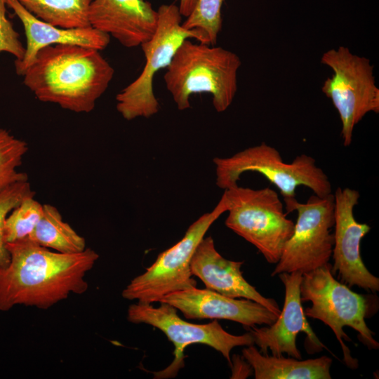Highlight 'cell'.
I'll return each mask as SVG.
<instances>
[{
    "mask_svg": "<svg viewBox=\"0 0 379 379\" xmlns=\"http://www.w3.org/2000/svg\"><path fill=\"white\" fill-rule=\"evenodd\" d=\"M11 255L0 272V311L18 305L46 310L70 293H85L86 273L99 255L86 248L77 253L52 251L28 238L6 244Z\"/></svg>",
    "mask_w": 379,
    "mask_h": 379,
    "instance_id": "cell-1",
    "label": "cell"
},
{
    "mask_svg": "<svg viewBox=\"0 0 379 379\" xmlns=\"http://www.w3.org/2000/svg\"><path fill=\"white\" fill-rule=\"evenodd\" d=\"M114 74L100 51L58 44L41 48L22 77L39 100L88 113L107 89Z\"/></svg>",
    "mask_w": 379,
    "mask_h": 379,
    "instance_id": "cell-2",
    "label": "cell"
},
{
    "mask_svg": "<svg viewBox=\"0 0 379 379\" xmlns=\"http://www.w3.org/2000/svg\"><path fill=\"white\" fill-rule=\"evenodd\" d=\"M240 58L220 46L185 40L176 51L164 76L166 88L177 108L190 107V97L208 93L218 112L232 105L237 91Z\"/></svg>",
    "mask_w": 379,
    "mask_h": 379,
    "instance_id": "cell-3",
    "label": "cell"
},
{
    "mask_svg": "<svg viewBox=\"0 0 379 379\" xmlns=\"http://www.w3.org/2000/svg\"><path fill=\"white\" fill-rule=\"evenodd\" d=\"M213 162L215 184L223 190L238 185L243 173L255 172L277 187L284 202L295 199V190L299 186L310 189L320 197L332 194L328 177L313 157L302 154L291 162H285L279 151L265 142L230 157H215Z\"/></svg>",
    "mask_w": 379,
    "mask_h": 379,
    "instance_id": "cell-4",
    "label": "cell"
},
{
    "mask_svg": "<svg viewBox=\"0 0 379 379\" xmlns=\"http://www.w3.org/2000/svg\"><path fill=\"white\" fill-rule=\"evenodd\" d=\"M300 291L302 302H312V306L305 310V314L321 321L332 329L341 345L343 360L350 368H357L358 361L351 356L349 347L343 343L350 340L343 331L344 327L354 329L368 348H378L374 333L365 321L368 310L366 298L335 279L329 262L303 274Z\"/></svg>",
    "mask_w": 379,
    "mask_h": 379,
    "instance_id": "cell-5",
    "label": "cell"
},
{
    "mask_svg": "<svg viewBox=\"0 0 379 379\" xmlns=\"http://www.w3.org/2000/svg\"><path fill=\"white\" fill-rule=\"evenodd\" d=\"M224 192L229 205L225 225L253 245L269 263L277 264L294 229L277 192L237 185Z\"/></svg>",
    "mask_w": 379,
    "mask_h": 379,
    "instance_id": "cell-6",
    "label": "cell"
},
{
    "mask_svg": "<svg viewBox=\"0 0 379 379\" xmlns=\"http://www.w3.org/2000/svg\"><path fill=\"white\" fill-rule=\"evenodd\" d=\"M157 13L154 35L140 46L145 58L144 67L139 76L116 96L117 110L127 121L149 118L159 112V104L153 90L154 76L168 67L185 40L199 39L196 32L182 25V15L176 5L163 4Z\"/></svg>",
    "mask_w": 379,
    "mask_h": 379,
    "instance_id": "cell-7",
    "label": "cell"
},
{
    "mask_svg": "<svg viewBox=\"0 0 379 379\" xmlns=\"http://www.w3.org/2000/svg\"><path fill=\"white\" fill-rule=\"evenodd\" d=\"M321 63L333 74L321 87L331 100L342 124L343 145H351L355 126L369 112H379V88L375 84L373 66L368 58L339 46L325 52Z\"/></svg>",
    "mask_w": 379,
    "mask_h": 379,
    "instance_id": "cell-8",
    "label": "cell"
},
{
    "mask_svg": "<svg viewBox=\"0 0 379 379\" xmlns=\"http://www.w3.org/2000/svg\"><path fill=\"white\" fill-rule=\"evenodd\" d=\"M228 208L224 192L211 211L201 215L190 225L178 242L160 253L144 273L131 281L123 290L122 297L153 303L171 293L196 286L190 269L193 253L210 227Z\"/></svg>",
    "mask_w": 379,
    "mask_h": 379,
    "instance_id": "cell-9",
    "label": "cell"
},
{
    "mask_svg": "<svg viewBox=\"0 0 379 379\" xmlns=\"http://www.w3.org/2000/svg\"><path fill=\"white\" fill-rule=\"evenodd\" d=\"M284 203L287 214L297 212V220L271 276L293 272L303 274L328 263L334 244L333 194L324 197L314 194L305 203L296 199Z\"/></svg>",
    "mask_w": 379,
    "mask_h": 379,
    "instance_id": "cell-10",
    "label": "cell"
},
{
    "mask_svg": "<svg viewBox=\"0 0 379 379\" xmlns=\"http://www.w3.org/2000/svg\"><path fill=\"white\" fill-rule=\"evenodd\" d=\"M127 319L134 324H146L161 331L173 344L174 359L163 371L154 373L157 378L176 376L184 366L185 348L192 344H204L220 352L232 367V350L238 346L254 344L251 333L236 335L225 331L217 319L205 324H197L182 319L172 305L160 302L159 307L152 303L138 302L128 307Z\"/></svg>",
    "mask_w": 379,
    "mask_h": 379,
    "instance_id": "cell-11",
    "label": "cell"
},
{
    "mask_svg": "<svg viewBox=\"0 0 379 379\" xmlns=\"http://www.w3.org/2000/svg\"><path fill=\"white\" fill-rule=\"evenodd\" d=\"M334 197V244L332 252L333 273L348 286H357L372 292L379 291V279L365 266L361 256V239L371 227L358 222L354 208L359 192L349 187L336 189Z\"/></svg>",
    "mask_w": 379,
    "mask_h": 379,
    "instance_id": "cell-12",
    "label": "cell"
},
{
    "mask_svg": "<svg viewBox=\"0 0 379 379\" xmlns=\"http://www.w3.org/2000/svg\"><path fill=\"white\" fill-rule=\"evenodd\" d=\"M285 288V298L282 310L277 319L270 326L249 327V333L262 354L301 359V353L296 345L300 332H305L309 341L319 350L324 345L319 340L310 326L302 307L300 286L302 274L300 272H283L277 275Z\"/></svg>",
    "mask_w": 379,
    "mask_h": 379,
    "instance_id": "cell-13",
    "label": "cell"
},
{
    "mask_svg": "<svg viewBox=\"0 0 379 379\" xmlns=\"http://www.w3.org/2000/svg\"><path fill=\"white\" fill-rule=\"evenodd\" d=\"M158 302L172 305L188 319H225L247 327L270 326L278 318L265 306L253 300H238L196 286L167 294Z\"/></svg>",
    "mask_w": 379,
    "mask_h": 379,
    "instance_id": "cell-14",
    "label": "cell"
},
{
    "mask_svg": "<svg viewBox=\"0 0 379 379\" xmlns=\"http://www.w3.org/2000/svg\"><path fill=\"white\" fill-rule=\"evenodd\" d=\"M91 26L117 39L126 48L140 46L154 35L158 13L145 0H92Z\"/></svg>",
    "mask_w": 379,
    "mask_h": 379,
    "instance_id": "cell-15",
    "label": "cell"
},
{
    "mask_svg": "<svg viewBox=\"0 0 379 379\" xmlns=\"http://www.w3.org/2000/svg\"><path fill=\"white\" fill-rule=\"evenodd\" d=\"M243 262L230 260L215 249L211 237H204L190 261L192 274L200 279L206 288L232 298H242L260 303L277 317L281 310L272 298L262 295L243 277Z\"/></svg>",
    "mask_w": 379,
    "mask_h": 379,
    "instance_id": "cell-16",
    "label": "cell"
},
{
    "mask_svg": "<svg viewBox=\"0 0 379 379\" xmlns=\"http://www.w3.org/2000/svg\"><path fill=\"white\" fill-rule=\"evenodd\" d=\"M21 21L27 43L22 59L15 60L16 73L22 76L34 60L37 53L43 48L52 45H76L94 48L105 49L109 44L110 36L90 27L79 28H62L36 18L18 0H6Z\"/></svg>",
    "mask_w": 379,
    "mask_h": 379,
    "instance_id": "cell-17",
    "label": "cell"
},
{
    "mask_svg": "<svg viewBox=\"0 0 379 379\" xmlns=\"http://www.w3.org/2000/svg\"><path fill=\"white\" fill-rule=\"evenodd\" d=\"M255 379H331V358L301 360L261 353L253 345L242 350Z\"/></svg>",
    "mask_w": 379,
    "mask_h": 379,
    "instance_id": "cell-18",
    "label": "cell"
},
{
    "mask_svg": "<svg viewBox=\"0 0 379 379\" xmlns=\"http://www.w3.org/2000/svg\"><path fill=\"white\" fill-rule=\"evenodd\" d=\"M28 239L62 253H77L86 248L85 239L64 222L59 211L51 204L43 205L41 217Z\"/></svg>",
    "mask_w": 379,
    "mask_h": 379,
    "instance_id": "cell-19",
    "label": "cell"
},
{
    "mask_svg": "<svg viewBox=\"0 0 379 379\" xmlns=\"http://www.w3.org/2000/svg\"><path fill=\"white\" fill-rule=\"evenodd\" d=\"M39 20L62 28L90 27L88 8L92 0H18Z\"/></svg>",
    "mask_w": 379,
    "mask_h": 379,
    "instance_id": "cell-20",
    "label": "cell"
},
{
    "mask_svg": "<svg viewBox=\"0 0 379 379\" xmlns=\"http://www.w3.org/2000/svg\"><path fill=\"white\" fill-rule=\"evenodd\" d=\"M224 0H198L192 13L182 22L198 34V42L215 46L222 28L221 9Z\"/></svg>",
    "mask_w": 379,
    "mask_h": 379,
    "instance_id": "cell-21",
    "label": "cell"
},
{
    "mask_svg": "<svg viewBox=\"0 0 379 379\" xmlns=\"http://www.w3.org/2000/svg\"><path fill=\"white\" fill-rule=\"evenodd\" d=\"M27 150L26 142L0 128V192L15 182L28 180L26 173L18 171Z\"/></svg>",
    "mask_w": 379,
    "mask_h": 379,
    "instance_id": "cell-22",
    "label": "cell"
},
{
    "mask_svg": "<svg viewBox=\"0 0 379 379\" xmlns=\"http://www.w3.org/2000/svg\"><path fill=\"white\" fill-rule=\"evenodd\" d=\"M34 196L25 198L7 215L4 226L6 244L28 238L39 222L43 205Z\"/></svg>",
    "mask_w": 379,
    "mask_h": 379,
    "instance_id": "cell-23",
    "label": "cell"
},
{
    "mask_svg": "<svg viewBox=\"0 0 379 379\" xmlns=\"http://www.w3.org/2000/svg\"><path fill=\"white\" fill-rule=\"evenodd\" d=\"M34 195V192L28 180L15 182L0 192V272L8 267L11 261V255L4 236L5 220L25 198Z\"/></svg>",
    "mask_w": 379,
    "mask_h": 379,
    "instance_id": "cell-24",
    "label": "cell"
},
{
    "mask_svg": "<svg viewBox=\"0 0 379 379\" xmlns=\"http://www.w3.org/2000/svg\"><path fill=\"white\" fill-rule=\"evenodd\" d=\"M6 0H0V53H10L15 60L22 59L25 47L6 15Z\"/></svg>",
    "mask_w": 379,
    "mask_h": 379,
    "instance_id": "cell-25",
    "label": "cell"
},
{
    "mask_svg": "<svg viewBox=\"0 0 379 379\" xmlns=\"http://www.w3.org/2000/svg\"><path fill=\"white\" fill-rule=\"evenodd\" d=\"M198 0H180L178 8L182 16L188 17L193 11Z\"/></svg>",
    "mask_w": 379,
    "mask_h": 379,
    "instance_id": "cell-26",
    "label": "cell"
}]
</instances>
